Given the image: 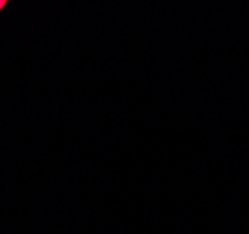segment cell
I'll list each match as a JSON object with an SVG mask.
<instances>
[{"label":"cell","mask_w":249,"mask_h":234,"mask_svg":"<svg viewBox=\"0 0 249 234\" xmlns=\"http://www.w3.org/2000/svg\"><path fill=\"white\" fill-rule=\"evenodd\" d=\"M6 6H8V2H6V0H0V12H2Z\"/></svg>","instance_id":"1"}]
</instances>
